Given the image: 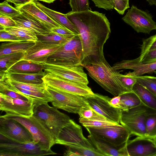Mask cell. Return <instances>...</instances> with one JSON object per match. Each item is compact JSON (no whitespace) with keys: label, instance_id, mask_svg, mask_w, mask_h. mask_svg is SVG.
<instances>
[{"label":"cell","instance_id":"6da1fadb","mask_svg":"<svg viewBox=\"0 0 156 156\" xmlns=\"http://www.w3.org/2000/svg\"><path fill=\"white\" fill-rule=\"evenodd\" d=\"M65 14L79 32L83 51L81 65L104 57V46L111 32L110 23L105 14L89 9L71 11Z\"/></svg>","mask_w":156,"mask_h":156},{"label":"cell","instance_id":"7a4b0ae2","mask_svg":"<svg viewBox=\"0 0 156 156\" xmlns=\"http://www.w3.org/2000/svg\"><path fill=\"white\" fill-rule=\"evenodd\" d=\"M81 65L91 78L114 96L127 91L116 76V70L110 66L104 56L98 61Z\"/></svg>","mask_w":156,"mask_h":156},{"label":"cell","instance_id":"3957f363","mask_svg":"<svg viewBox=\"0 0 156 156\" xmlns=\"http://www.w3.org/2000/svg\"><path fill=\"white\" fill-rule=\"evenodd\" d=\"M32 116L44 126L55 140L62 129L71 122L69 116L48 103L35 106Z\"/></svg>","mask_w":156,"mask_h":156},{"label":"cell","instance_id":"277c9868","mask_svg":"<svg viewBox=\"0 0 156 156\" xmlns=\"http://www.w3.org/2000/svg\"><path fill=\"white\" fill-rule=\"evenodd\" d=\"M83 55L81 41L76 35L50 56L46 63L64 66L81 65Z\"/></svg>","mask_w":156,"mask_h":156},{"label":"cell","instance_id":"5b68a950","mask_svg":"<svg viewBox=\"0 0 156 156\" xmlns=\"http://www.w3.org/2000/svg\"><path fill=\"white\" fill-rule=\"evenodd\" d=\"M156 111L142 102L138 106L122 110L120 123L126 127L131 134L146 137L145 121L147 115Z\"/></svg>","mask_w":156,"mask_h":156},{"label":"cell","instance_id":"8992f818","mask_svg":"<svg viewBox=\"0 0 156 156\" xmlns=\"http://www.w3.org/2000/svg\"><path fill=\"white\" fill-rule=\"evenodd\" d=\"M56 154L52 151L42 150L38 143L34 141L18 142L0 134V156H40Z\"/></svg>","mask_w":156,"mask_h":156},{"label":"cell","instance_id":"52a82bcc","mask_svg":"<svg viewBox=\"0 0 156 156\" xmlns=\"http://www.w3.org/2000/svg\"><path fill=\"white\" fill-rule=\"evenodd\" d=\"M5 117L13 119L24 126L32 135L33 141L38 143L42 150L52 151L51 148L55 144L54 137L44 126L33 116L29 118L19 116Z\"/></svg>","mask_w":156,"mask_h":156},{"label":"cell","instance_id":"ba28073f","mask_svg":"<svg viewBox=\"0 0 156 156\" xmlns=\"http://www.w3.org/2000/svg\"><path fill=\"white\" fill-rule=\"evenodd\" d=\"M46 88L53 98L52 105L58 109L78 114L82 108L89 105L84 97L50 86L46 85Z\"/></svg>","mask_w":156,"mask_h":156},{"label":"cell","instance_id":"9c48e42d","mask_svg":"<svg viewBox=\"0 0 156 156\" xmlns=\"http://www.w3.org/2000/svg\"><path fill=\"white\" fill-rule=\"evenodd\" d=\"M85 127L90 135L117 147L124 145L131 135L126 127L119 124L100 127L85 126Z\"/></svg>","mask_w":156,"mask_h":156},{"label":"cell","instance_id":"30bf717a","mask_svg":"<svg viewBox=\"0 0 156 156\" xmlns=\"http://www.w3.org/2000/svg\"><path fill=\"white\" fill-rule=\"evenodd\" d=\"M55 143L68 147H78L96 149L83 136L81 127L71 119L70 124L61 130Z\"/></svg>","mask_w":156,"mask_h":156},{"label":"cell","instance_id":"8fae6325","mask_svg":"<svg viewBox=\"0 0 156 156\" xmlns=\"http://www.w3.org/2000/svg\"><path fill=\"white\" fill-rule=\"evenodd\" d=\"M152 18L151 14L132 5L122 19L137 33L149 34L156 30V23Z\"/></svg>","mask_w":156,"mask_h":156},{"label":"cell","instance_id":"7c38bea8","mask_svg":"<svg viewBox=\"0 0 156 156\" xmlns=\"http://www.w3.org/2000/svg\"><path fill=\"white\" fill-rule=\"evenodd\" d=\"M44 67L46 74L82 84L87 85L89 83L87 74L81 65L64 66L46 63Z\"/></svg>","mask_w":156,"mask_h":156},{"label":"cell","instance_id":"4fadbf2b","mask_svg":"<svg viewBox=\"0 0 156 156\" xmlns=\"http://www.w3.org/2000/svg\"><path fill=\"white\" fill-rule=\"evenodd\" d=\"M34 107L30 101L12 98L0 93V110L5 112L4 116L29 118L33 114Z\"/></svg>","mask_w":156,"mask_h":156},{"label":"cell","instance_id":"5bb4252c","mask_svg":"<svg viewBox=\"0 0 156 156\" xmlns=\"http://www.w3.org/2000/svg\"><path fill=\"white\" fill-rule=\"evenodd\" d=\"M0 134L11 140L20 143L33 141L29 131L17 121L0 116Z\"/></svg>","mask_w":156,"mask_h":156},{"label":"cell","instance_id":"9a60e30c","mask_svg":"<svg viewBox=\"0 0 156 156\" xmlns=\"http://www.w3.org/2000/svg\"><path fill=\"white\" fill-rule=\"evenodd\" d=\"M84 98L89 105L100 114L110 122L120 123L122 110L111 105V98L97 93Z\"/></svg>","mask_w":156,"mask_h":156},{"label":"cell","instance_id":"2e32d148","mask_svg":"<svg viewBox=\"0 0 156 156\" xmlns=\"http://www.w3.org/2000/svg\"><path fill=\"white\" fill-rule=\"evenodd\" d=\"M42 80L46 85L84 97L94 94L87 85L77 83L49 74H46Z\"/></svg>","mask_w":156,"mask_h":156},{"label":"cell","instance_id":"e0dca14e","mask_svg":"<svg viewBox=\"0 0 156 156\" xmlns=\"http://www.w3.org/2000/svg\"><path fill=\"white\" fill-rule=\"evenodd\" d=\"M63 44L50 43L38 40L25 52L22 60L44 65L47 63L48 57Z\"/></svg>","mask_w":156,"mask_h":156},{"label":"cell","instance_id":"ac0fdd59","mask_svg":"<svg viewBox=\"0 0 156 156\" xmlns=\"http://www.w3.org/2000/svg\"><path fill=\"white\" fill-rule=\"evenodd\" d=\"M126 148L129 156H156V145L153 140L138 136L128 140Z\"/></svg>","mask_w":156,"mask_h":156},{"label":"cell","instance_id":"d6986e66","mask_svg":"<svg viewBox=\"0 0 156 156\" xmlns=\"http://www.w3.org/2000/svg\"><path fill=\"white\" fill-rule=\"evenodd\" d=\"M116 70L122 69H129L133 70L126 74L137 76H143L145 74H156V61L148 63L140 62L137 58L130 60H123L117 62L112 66Z\"/></svg>","mask_w":156,"mask_h":156},{"label":"cell","instance_id":"ffe728a7","mask_svg":"<svg viewBox=\"0 0 156 156\" xmlns=\"http://www.w3.org/2000/svg\"><path fill=\"white\" fill-rule=\"evenodd\" d=\"M0 85L25 97L33 104L34 106L51 102L53 101L51 95L47 89L43 92L23 89L12 85L4 78L0 79Z\"/></svg>","mask_w":156,"mask_h":156},{"label":"cell","instance_id":"44dd1931","mask_svg":"<svg viewBox=\"0 0 156 156\" xmlns=\"http://www.w3.org/2000/svg\"><path fill=\"white\" fill-rule=\"evenodd\" d=\"M35 0L31 1L23 5L15 7L22 12L41 23L48 29L62 26L59 24L40 9L36 5Z\"/></svg>","mask_w":156,"mask_h":156},{"label":"cell","instance_id":"7402d4cb","mask_svg":"<svg viewBox=\"0 0 156 156\" xmlns=\"http://www.w3.org/2000/svg\"><path fill=\"white\" fill-rule=\"evenodd\" d=\"M88 138L90 143L103 156H129L127 142L122 146L117 147L90 134Z\"/></svg>","mask_w":156,"mask_h":156},{"label":"cell","instance_id":"603a6c76","mask_svg":"<svg viewBox=\"0 0 156 156\" xmlns=\"http://www.w3.org/2000/svg\"><path fill=\"white\" fill-rule=\"evenodd\" d=\"M12 19L16 22V26L27 28L37 35H45L51 33L50 30L44 25L22 12Z\"/></svg>","mask_w":156,"mask_h":156},{"label":"cell","instance_id":"cb8c5ba5","mask_svg":"<svg viewBox=\"0 0 156 156\" xmlns=\"http://www.w3.org/2000/svg\"><path fill=\"white\" fill-rule=\"evenodd\" d=\"M0 57L18 52H25L33 46L35 41H21L1 42Z\"/></svg>","mask_w":156,"mask_h":156},{"label":"cell","instance_id":"d4e9b609","mask_svg":"<svg viewBox=\"0 0 156 156\" xmlns=\"http://www.w3.org/2000/svg\"><path fill=\"white\" fill-rule=\"evenodd\" d=\"M35 2L40 9L54 21L61 25L67 28L76 35H79V32L76 27L68 18L65 14L48 8L36 0Z\"/></svg>","mask_w":156,"mask_h":156},{"label":"cell","instance_id":"484cf974","mask_svg":"<svg viewBox=\"0 0 156 156\" xmlns=\"http://www.w3.org/2000/svg\"><path fill=\"white\" fill-rule=\"evenodd\" d=\"M45 74L44 71L41 73H5L0 75V76H4L10 79L18 82L38 84L44 83L42 78Z\"/></svg>","mask_w":156,"mask_h":156},{"label":"cell","instance_id":"4316f807","mask_svg":"<svg viewBox=\"0 0 156 156\" xmlns=\"http://www.w3.org/2000/svg\"><path fill=\"white\" fill-rule=\"evenodd\" d=\"M43 72L44 65L36 64L26 60H21L12 66L5 73H34Z\"/></svg>","mask_w":156,"mask_h":156},{"label":"cell","instance_id":"83f0119b","mask_svg":"<svg viewBox=\"0 0 156 156\" xmlns=\"http://www.w3.org/2000/svg\"><path fill=\"white\" fill-rule=\"evenodd\" d=\"M133 90L142 102L147 106L156 110V95L137 82Z\"/></svg>","mask_w":156,"mask_h":156},{"label":"cell","instance_id":"f1b7e54d","mask_svg":"<svg viewBox=\"0 0 156 156\" xmlns=\"http://www.w3.org/2000/svg\"><path fill=\"white\" fill-rule=\"evenodd\" d=\"M120 97L119 108L125 110L140 105L142 102L133 90L127 91L119 95Z\"/></svg>","mask_w":156,"mask_h":156},{"label":"cell","instance_id":"f546056e","mask_svg":"<svg viewBox=\"0 0 156 156\" xmlns=\"http://www.w3.org/2000/svg\"><path fill=\"white\" fill-rule=\"evenodd\" d=\"M4 30L20 38L23 41H36L38 40L37 34L32 30L26 27L16 26L4 27Z\"/></svg>","mask_w":156,"mask_h":156},{"label":"cell","instance_id":"4dcf8cb0","mask_svg":"<svg viewBox=\"0 0 156 156\" xmlns=\"http://www.w3.org/2000/svg\"><path fill=\"white\" fill-rule=\"evenodd\" d=\"M25 52H18L0 57V75H2L12 66L22 60Z\"/></svg>","mask_w":156,"mask_h":156},{"label":"cell","instance_id":"1f68e13d","mask_svg":"<svg viewBox=\"0 0 156 156\" xmlns=\"http://www.w3.org/2000/svg\"><path fill=\"white\" fill-rule=\"evenodd\" d=\"M64 155L67 156H103L97 150L82 147H68Z\"/></svg>","mask_w":156,"mask_h":156},{"label":"cell","instance_id":"d6a6232c","mask_svg":"<svg viewBox=\"0 0 156 156\" xmlns=\"http://www.w3.org/2000/svg\"><path fill=\"white\" fill-rule=\"evenodd\" d=\"M1 78L5 79L12 85L23 89L41 92H44L46 90V85L44 82L41 84H34L16 81L4 76H0V78Z\"/></svg>","mask_w":156,"mask_h":156},{"label":"cell","instance_id":"836d02e7","mask_svg":"<svg viewBox=\"0 0 156 156\" xmlns=\"http://www.w3.org/2000/svg\"><path fill=\"white\" fill-rule=\"evenodd\" d=\"M145 125L146 137L153 139L156 136V111L147 115L145 119Z\"/></svg>","mask_w":156,"mask_h":156},{"label":"cell","instance_id":"e575fe53","mask_svg":"<svg viewBox=\"0 0 156 156\" xmlns=\"http://www.w3.org/2000/svg\"><path fill=\"white\" fill-rule=\"evenodd\" d=\"M78 114L80 117L89 120L110 122L89 105L82 108Z\"/></svg>","mask_w":156,"mask_h":156},{"label":"cell","instance_id":"d590c367","mask_svg":"<svg viewBox=\"0 0 156 156\" xmlns=\"http://www.w3.org/2000/svg\"><path fill=\"white\" fill-rule=\"evenodd\" d=\"M37 36L38 40L50 43L61 44L65 43L72 38L51 32L48 34L37 35Z\"/></svg>","mask_w":156,"mask_h":156},{"label":"cell","instance_id":"8d00e7d4","mask_svg":"<svg viewBox=\"0 0 156 156\" xmlns=\"http://www.w3.org/2000/svg\"><path fill=\"white\" fill-rule=\"evenodd\" d=\"M134 77L137 83L156 95V77L149 76Z\"/></svg>","mask_w":156,"mask_h":156},{"label":"cell","instance_id":"74e56055","mask_svg":"<svg viewBox=\"0 0 156 156\" xmlns=\"http://www.w3.org/2000/svg\"><path fill=\"white\" fill-rule=\"evenodd\" d=\"M115 74L122 85L127 91L133 90V87L137 82L134 76L127 75L122 74L117 70H115Z\"/></svg>","mask_w":156,"mask_h":156},{"label":"cell","instance_id":"f35d334b","mask_svg":"<svg viewBox=\"0 0 156 156\" xmlns=\"http://www.w3.org/2000/svg\"><path fill=\"white\" fill-rule=\"evenodd\" d=\"M21 14V12L15 7L4 1L0 4V14L13 18Z\"/></svg>","mask_w":156,"mask_h":156},{"label":"cell","instance_id":"ab89813d","mask_svg":"<svg viewBox=\"0 0 156 156\" xmlns=\"http://www.w3.org/2000/svg\"><path fill=\"white\" fill-rule=\"evenodd\" d=\"M140 45V55L149 51L156 50V34L148 38L143 39Z\"/></svg>","mask_w":156,"mask_h":156},{"label":"cell","instance_id":"60d3db41","mask_svg":"<svg viewBox=\"0 0 156 156\" xmlns=\"http://www.w3.org/2000/svg\"><path fill=\"white\" fill-rule=\"evenodd\" d=\"M69 4L73 12H80L89 9V0H69Z\"/></svg>","mask_w":156,"mask_h":156},{"label":"cell","instance_id":"b9f144b4","mask_svg":"<svg viewBox=\"0 0 156 156\" xmlns=\"http://www.w3.org/2000/svg\"><path fill=\"white\" fill-rule=\"evenodd\" d=\"M79 119V122L84 127L85 126L100 127L117 123L111 122L89 120L81 117H80Z\"/></svg>","mask_w":156,"mask_h":156},{"label":"cell","instance_id":"7bdbcfd3","mask_svg":"<svg viewBox=\"0 0 156 156\" xmlns=\"http://www.w3.org/2000/svg\"><path fill=\"white\" fill-rule=\"evenodd\" d=\"M138 61L143 63L153 62L156 61V50L147 51L137 58Z\"/></svg>","mask_w":156,"mask_h":156},{"label":"cell","instance_id":"ee69618b","mask_svg":"<svg viewBox=\"0 0 156 156\" xmlns=\"http://www.w3.org/2000/svg\"><path fill=\"white\" fill-rule=\"evenodd\" d=\"M114 5V9L120 14L122 15L125 11L130 7L129 5V0H113Z\"/></svg>","mask_w":156,"mask_h":156},{"label":"cell","instance_id":"f6af8a7d","mask_svg":"<svg viewBox=\"0 0 156 156\" xmlns=\"http://www.w3.org/2000/svg\"><path fill=\"white\" fill-rule=\"evenodd\" d=\"M50 30L52 33L60 34L70 37H73L76 35L73 32L62 26L53 28L51 29Z\"/></svg>","mask_w":156,"mask_h":156},{"label":"cell","instance_id":"bcb514c9","mask_svg":"<svg viewBox=\"0 0 156 156\" xmlns=\"http://www.w3.org/2000/svg\"><path fill=\"white\" fill-rule=\"evenodd\" d=\"M94 3L96 6L104 9L106 10H110L114 8V5L113 0H91Z\"/></svg>","mask_w":156,"mask_h":156},{"label":"cell","instance_id":"7dc6e473","mask_svg":"<svg viewBox=\"0 0 156 156\" xmlns=\"http://www.w3.org/2000/svg\"><path fill=\"white\" fill-rule=\"evenodd\" d=\"M0 93H1L12 98L20 99L25 101H28L25 97L5 87L0 85Z\"/></svg>","mask_w":156,"mask_h":156},{"label":"cell","instance_id":"c3c4849f","mask_svg":"<svg viewBox=\"0 0 156 156\" xmlns=\"http://www.w3.org/2000/svg\"><path fill=\"white\" fill-rule=\"evenodd\" d=\"M23 41L20 38L10 34L4 30L0 31V41Z\"/></svg>","mask_w":156,"mask_h":156},{"label":"cell","instance_id":"681fc988","mask_svg":"<svg viewBox=\"0 0 156 156\" xmlns=\"http://www.w3.org/2000/svg\"><path fill=\"white\" fill-rule=\"evenodd\" d=\"M0 25L5 28L16 26V22L10 17L0 14Z\"/></svg>","mask_w":156,"mask_h":156},{"label":"cell","instance_id":"f907efd6","mask_svg":"<svg viewBox=\"0 0 156 156\" xmlns=\"http://www.w3.org/2000/svg\"><path fill=\"white\" fill-rule=\"evenodd\" d=\"M7 2L13 3L15 7H17L31 1L32 0H4Z\"/></svg>","mask_w":156,"mask_h":156},{"label":"cell","instance_id":"816d5d0a","mask_svg":"<svg viewBox=\"0 0 156 156\" xmlns=\"http://www.w3.org/2000/svg\"><path fill=\"white\" fill-rule=\"evenodd\" d=\"M120 97L119 95L111 98L110 101L111 105L115 108H119Z\"/></svg>","mask_w":156,"mask_h":156},{"label":"cell","instance_id":"f5cc1de1","mask_svg":"<svg viewBox=\"0 0 156 156\" xmlns=\"http://www.w3.org/2000/svg\"><path fill=\"white\" fill-rule=\"evenodd\" d=\"M150 5H155L156 7V0H146Z\"/></svg>","mask_w":156,"mask_h":156},{"label":"cell","instance_id":"db71d44e","mask_svg":"<svg viewBox=\"0 0 156 156\" xmlns=\"http://www.w3.org/2000/svg\"><path fill=\"white\" fill-rule=\"evenodd\" d=\"M56 0H36V1H42L48 3L53 2Z\"/></svg>","mask_w":156,"mask_h":156},{"label":"cell","instance_id":"11a10c76","mask_svg":"<svg viewBox=\"0 0 156 156\" xmlns=\"http://www.w3.org/2000/svg\"><path fill=\"white\" fill-rule=\"evenodd\" d=\"M153 140H154V142L155 145H156V136L153 139Z\"/></svg>","mask_w":156,"mask_h":156}]
</instances>
